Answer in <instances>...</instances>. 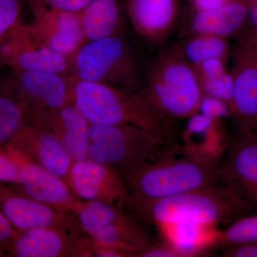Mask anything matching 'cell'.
Returning <instances> with one entry per match:
<instances>
[{"mask_svg": "<svg viewBox=\"0 0 257 257\" xmlns=\"http://www.w3.org/2000/svg\"><path fill=\"white\" fill-rule=\"evenodd\" d=\"M198 111L219 121L221 118L231 114L230 106L226 102L205 94L202 95Z\"/></svg>", "mask_w": 257, "mask_h": 257, "instance_id": "83f0119b", "label": "cell"}, {"mask_svg": "<svg viewBox=\"0 0 257 257\" xmlns=\"http://www.w3.org/2000/svg\"><path fill=\"white\" fill-rule=\"evenodd\" d=\"M219 177L257 213V138L252 130L239 127L230 139Z\"/></svg>", "mask_w": 257, "mask_h": 257, "instance_id": "8fae6325", "label": "cell"}, {"mask_svg": "<svg viewBox=\"0 0 257 257\" xmlns=\"http://www.w3.org/2000/svg\"><path fill=\"white\" fill-rule=\"evenodd\" d=\"M242 1H247V0H242Z\"/></svg>", "mask_w": 257, "mask_h": 257, "instance_id": "f35d334b", "label": "cell"}, {"mask_svg": "<svg viewBox=\"0 0 257 257\" xmlns=\"http://www.w3.org/2000/svg\"><path fill=\"white\" fill-rule=\"evenodd\" d=\"M74 214L94 241L96 256L138 257L154 243L148 224L133 208L82 200Z\"/></svg>", "mask_w": 257, "mask_h": 257, "instance_id": "277c9868", "label": "cell"}, {"mask_svg": "<svg viewBox=\"0 0 257 257\" xmlns=\"http://www.w3.org/2000/svg\"><path fill=\"white\" fill-rule=\"evenodd\" d=\"M219 159L188 150L183 158L150 160L121 177L136 208L219 183Z\"/></svg>", "mask_w": 257, "mask_h": 257, "instance_id": "6da1fadb", "label": "cell"}, {"mask_svg": "<svg viewBox=\"0 0 257 257\" xmlns=\"http://www.w3.org/2000/svg\"><path fill=\"white\" fill-rule=\"evenodd\" d=\"M5 149L18 162L40 166L63 179L69 187L74 161L62 144L48 134L27 124Z\"/></svg>", "mask_w": 257, "mask_h": 257, "instance_id": "2e32d148", "label": "cell"}, {"mask_svg": "<svg viewBox=\"0 0 257 257\" xmlns=\"http://www.w3.org/2000/svg\"><path fill=\"white\" fill-rule=\"evenodd\" d=\"M21 231L16 229L0 210V251L8 256L13 241Z\"/></svg>", "mask_w": 257, "mask_h": 257, "instance_id": "1f68e13d", "label": "cell"}, {"mask_svg": "<svg viewBox=\"0 0 257 257\" xmlns=\"http://www.w3.org/2000/svg\"><path fill=\"white\" fill-rule=\"evenodd\" d=\"M147 224L160 226L191 223L217 227L252 214L235 191L221 183L164 199L135 208Z\"/></svg>", "mask_w": 257, "mask_h": 257, "instance_id": "3957f363", "label": "cell"}, {"mask_svg": "<svg viewBox=\"0 0 257 257\" xmlns=\"http://www.w3.org/2000/svg\"><path fill=\"white\" fill-rule=\"evenodd\" d=\"M28 124V108L12 90L8 79L0 77V149H5Z\"/></svg>", "mask_w": 257, "mask_h": 257, "instance_id": "603a6c76", "label": "cell"}, {"mask_svg": "<svg viewBox=\"0 0 257 257\" xmlns=\"http://www.w3.org/2000/svg\"><path fill=\"white\" fill-rule=\"evenodd\" d=\"M229 72L234 83L231 115L239 127L253 130L257 126V30L238 37L230 52Z\"/></svg>", "mask_w": 257, "mask_h": 257, "instance_id": "ba28073f", "label": "cell"}, {"mask_svg": "<svg viewBox=\"0 0 257 257\" xmlns=\"http://www.w3.org/2000/svg\"><path fill=\"white\" fill-rule=\"evenodd\" d=\"M234 0H191L192 12H206L219 9Z\"/></svg>", "mask_w": 257, "mask_h": 257, "instance_id": "e575fe53", "label": "cell"}, {"mask_svg": "<svg viewBox=\"0 0 257 257\" xmlns=\"http://www.w3.org/2000/svg\"><path fill=\"white\" fill-rule=\"evenodd\" d=\"M180 53L193 66L212 58H229L228 39L213 35H189L175 45Z\"/></svg>", "mask_w": 257, "mask_h": 257, "instance_id": "cb8c5ba5", "label": "cell"}, {"mask_svg": "<svg viewBox=\"0 0 257 257\" xmlns=\"http://www.w3.org/2000/svg\"><path fill=\"white\" fill-rule=\"evenodd\" d=\"M79 15L87 42L124 35V13L119 0H92Z\"/></svg>", "mask_w": 257, "mask_h": 257, "instance_id": "44dd1931", "label": "cell"}, {"mask_svg": "<svg viewBox=\"0 0 257 257\" xmlns=\"http://www.w3.org/2000/svg\"><path fill=\"white\" fill-rule=\"evenodd\" d=\"M11 257L96 256L92 238L84 231L43 228L20 231L9 251Z\"/></svg>", "mask_w": 257, "mask_h": 257, "instance_id": "7c38bea8", "label": "cell"}, {"mask_svg": "<svg viewBox=\"0 0 257 257\" xmlns=\"http://www.w3.org/2000/svg\"><path fill=\"white\" fill-rule=\"evenodd\" d=\"M32 30L51 50L70 58L86 43L77 13H66L31 4Z\"/></svg>", "mask_w": 257, "mask_h": 257, "instance_id": "e0dca14e", "label": "cell"}, {"mask_svg": "<svg viewBox=\"0 0 257 257\" xmlns=\"http://www.w3.org/2000/svg\"><path fill=\"white\" fill-rule=\"evenodd\" d=\"M248 12L241 0H234L219 9L206 12H192L182 25V37L204 35L228 37L239 32L246 20Z\"/></svg>", "mask_w": 257, "mask_h": 257, "instance_id": "ffe728a7", "label": "cell"}, {"mask_svg": "<svg viewBox=\"0 0 257 257\" xmlns=\"http://www.w3.org/2000/svg\"><path fill=\"white\" fill-rule=\"evenodd\" d=\"M142 89L157 109L172 119L197 113L203 95L194 66L175 46L154 61Z\"/></svg>", "mask_w": 257, "mask_h": 257, "instance_id": "5b68a950", "label": "cell"}, {"mask_svg": "<svg viewBox=\"0 0 257 257\" xmlns=\"http://www.w3.org/2000/svg\"><path fill=\"white\" fill-rule=\"evenodd\" d=\"M7 79L15 95L28 109H58L72 101L73 77L71 76L11 70Z\"/></svg>", "mask_w": 257, "mask_h": 257, "instance_id": "4fadbf2b", "label": "cell"}, {"mask_svg": "<svg viewBox=\"0 0 257 257\" xmlns=\"http://www.w3.org/2000/svg\"><path fill=\"white\" fill-rule=\"evenodd\" d=\"M170 142L133 125H89L88 159L122 175L151 160Z\"/></svg>", "mask_w": 257, "mask_h": 257, "instance_id": "52a82bcc", "label": "cell"}, {"mask_svg": "<svg viewBox=\"0 0 257 257\" xmlns=\"http://www.w3.org/2000/svg\"><path fill=\"white\" fill-rule=\"evenodd\" d=\"M3 256H7L5 253H3V251H0V257H3Z\"/></svg>", "mask_w": 257, "mask_h": 257, "instance_id": "74e56055", "label": "cell"}, {"mask_svg": "<svg viewBox=\"0 0 257 257\" xmlns=\"http://www.w3.org/2000/svg\"><path fill=\"white\" fill-rule=\"evenodd\" d=\"M0 210L20 231L57 229L84 231L72 211L55 209L22 194L12 184L0 182Z\"/></svg>", "mask_w": 257, "mask_h": 257, "instance_id": "30bf717a", "label": "cell"}, {"mask_svg": "<svg viewBox=\"0 0 257 257\" xmlns=\"http://www.w3.org/2000/svg\"><path fill=\"white\" fill-rule=\"evenodd\" d=\"M69 187L83 200L98 201L135 209L119 172L89 159L73 162Z\"/></svg>", "mask_w": 257, "mask_h": 257, "instance_id": "9a60e30c", "label": "cell"}, {"mask_svg": "<svg viewBox=\"0 0 257 257\" xmlns=\"http://www.w3.org/2000/svg\"><path fill=\"white\" fill-rule=\"evenodd\" d=\"M92 1V0H30V3L31 4L42 5L52 10L79 14Z\"/></svg>", "mask_w": 257, "mask_h": 257, "instance_id": "4dcf8cb0", "label": "cell"}, {"mask_svg": "<svg viewBox=\"0 0 257 257\" xmlns=\"http://www.w3.org/2000/svg\"><path fill=\"white\" fill-rule=\"evenodd\" d=\"M23 0H0V43L20 22Z\"/></svg>", "mask_w": 257, "mask_h": 257, "instance_id": "4316f807", "label": "cell"}, {"mask_svg": "<svg viewBox=\"0 0 257 257\" xmlns=\"http://www.w3.org/2000/svg\"><path fill=\"white\" fill-rule=\"evenodd\" d=\"M69 59L74 79L140 89L138 60L123 36L87 42Z\"/></svg>", "mask_w": 257, "mask_h": 257, "instance_id": "8992f818", "label": "cell"}, {"mask_svg": "<svg viewBox=\"0 0 257 257\" xmlns=\"http://www.w3.org/2000/svg\"><path fill=\"white\" fill-rule=\"evenodd\" d=\"M21 163L5 149H0V182L14 184L18 181Z\"/></svg>", "mask_w": 257, "mask_h": 257, "instance_id": "f1b7e54d", "label": "cell"}, {"mask_svg": "<svg viewBox=\"0 0 257 257\" xmlns=\"http://www.w3.org/2000/svg\"><path fill=\"white\" fill-rule=\"evenodd\" d=\"M166 243L182 256H194L203 250L216 245L219 232L214 228L191 223H176L157 226Z\"/></svg>", "mask_w": 257, "mask_h": 257, "instance_id": "7402d4cb", "label": "cell"}, {"mask_svg": "<svg viewBox=\"0 0 257 257\" xmlns=\"http://www.w3.org/2000/svg\"><path fill=\"white\" fill-rule=\"evenodd\" d=\"M28 124L58 140L74 162L89 156L90 122L70 101L55 109H28Z\"/></svg>", "mask_w": 257, "mask_h": 257, "instance_id": "5bb4252c", "label": "cell"}, {"mask_svg": "<svg viewBox=\"0 0 257 257\" xmlns=\"http://www.w3.org/2000/svg\"><path fill=\"white\" fill-rule=\"evenodd\" d=\"M72 101L92 124L133 125L170 142L172 119L155 106L143 89H132L73 77Z\"/></svg>", "mask_w": 257, "mask_h": 257, "instance_id": "7a4b0ae2", "label": "cell"}, {"mask_svg": "<svg viewBox=\"0 0 257 257\" xmlns=\"http://www.w3.org/2000/svg\"><path fill=\"white\" fill-rule=\"evenodd\" d=\"M182 254L175 248L165 243L162 244L153 243L141 252L138 257H182Z\"/></svg>", "mask_w": 257, "mask_h": 257, "instance_id": "d6a6232c", "label": "cell"}, {"mask_svg": "<svg viewBox=\"0 0 257 257\" xmlns=\"http://www.w3.org/2000/svg\"><path fill=\"white\" fill-rule=\"evenodd\" d=\"M0 62L11 70L71 76L70 59L45 46L30 25L19 23L8 32L0 43Z\"/></svg>", "mask_w": 257, "mask_h": 257, "instance_id": "9c48e42d", "label": "cell"}, {"mask_svg": "<svg viewBox=\"0 0 257 257\" xmlns=\"http://www.w3.org/2000/svg\"><path fill=\"white\" fill-rule=\"evenodd\" d=\"M179 0H125V10L139 36L161 45L172 35L180 17Z\"/></svg>", "mask_w": 257, "mask_h": 257, "instance_id": "ac0fdd59", "label": "cell"}, {"mask_svg": "<svg viewBox=\"0 0 257 257\" xmlns=\"http://www.w3.org/2000/svg\"><path fill=\"white\" fill-rule=\"evenodd\" d=\"M223 256L226 257H257V242L240 243L224 246Z\"/></svg>", "mask_w": 257, "mask_h": 257, "instance_id": "836d02e7", "label": "cell"}, {"mask_svg": "<svg viewBox=\"0 0 257 257\" xmlns=\"http://www.w3.org/2000/svg\"><path fill=\"white\" fill-rule=\"evenodd\" d=\"M242 2L247 8L248 20L257 30V0H247V1Z\"/></svg>", "mask_w": 257, "mask_h": 257, "instance_id": "d590c367", "label": "cell"}, {"mask_svg": "<svg viewBox=\"0 0 257 257\" xmlns=\"http://www.w3.org/2000/svg\"><path fill=\"white\" fill-rule=\"evenodd\" d=\"M199 83L203 94L224 101L230 106L231 111L234 83L229 71L214 78L199 79Z\"/></svg>", "mask_w": 257, "mask_h": 257, "instance_id": "484cf974", "label": "cell"}, {"mask_svg": "<svg viewBox=\"0 0 257 257\" xmlns=\"http://www.w3.org/2000/svg\"><path fill=\"white\" fill-rule=\"evenodd\" d=\"M257 242V213L244 216L219 232L216 245L224 247L240 243Z\"/></svg>", "mask_w": 257, "mask_h": 257, "instance_id": "d4e9b609", "label": "cell"}, {"mask_svg": "<svg viewBox=\"0 0 257 257\" xmlns=\"http://www.w3.org/2000/svg\"><path fill=\"white\" fill-rule=\"evenodd\" d=\"M20 163L18 182L10 184L17 190L50 207L75 213L83 199L65 181L35 164Z\"/></svg>", "mask_w": 257, "mask_h": 257, "instance_id": "d6986e66", "label": "cell"}, {"mask_svg": "<svg viewBox=\"0 0 257 257\" xmlns=\"http://www.w3.org/2000/svg\"><path fill=\"white\" fill-rule=\"evenodd\" d=\"M252 131L253 132V133H254L255 135H256V138H257V126H256V127L253 128Z\"/></svg>", "mask_w": 257, "mask_h": 257, "instance_id": "8d00e7d4", "label": "cell"}, {"mask_svg": "<svg viewBox=\"0 0 257 257\" xmlns=\"http://www.w3.org/2000/svg\"><path fill=\"white\" fill-rule=\"evenodd\" d=\"M228 60L222 58L209 59L194 66L199 79L214 78L229 72Z\"/></svg>", "mask_w": 257, "mask_h": 257, "instance_id": "f546056e", "label": "cell"}, {"mask_svg": "<svg viewBox=\"0 0 257 257\" xmlns=\"http://www.w3.org/2000/svg\"><path fill=\"white\" fill-rule=\"evenodd\" d=\"M1 76H2L1 74H0V77H1Z\"/></svg>", "mask_w": 257, "mask_h": 257, "instance_id": "ab89813d", "label": "cell"}]
</instances>
